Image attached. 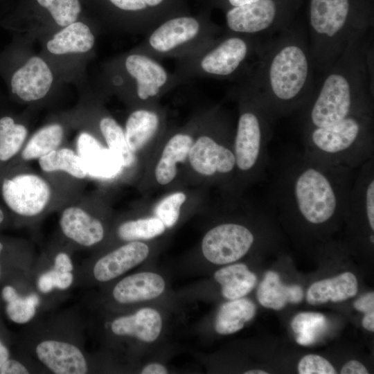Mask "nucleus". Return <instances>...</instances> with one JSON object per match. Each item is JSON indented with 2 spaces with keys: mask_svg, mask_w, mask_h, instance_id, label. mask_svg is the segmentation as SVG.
Segmentation results:
<instances>
[{
  "mask_svg": "<svg viewBox=\"0 0 374 374\" xmlns=\"http://www.w3.org/2000/svg\"><path fill=\"white\" fill-rule=\"evenodd\" d=\"M314 69L308 29L292 21L275 37L263 42L247 80L272 117L302 109L313 95Z\"/></svg>",
  "mask_w": 374,
  "mask_h": 374,
  "instance_id": "1",
  "label": "nucleus"
},
{
  "mask_svg": "<svg viewBox=\"0 0 374 374\" xmlns=\"http://www.w3.org/2000/svg\"><path fill=\"white\" fill-rule=\"evenodd\" d=\"M368 32L355 34L323 75L303 110V130L327 126L349 116L373 113V47Z\"/></svg>",
  "mask_w": 374,
  "mask_h": 374,
  "instance_id": "2",
  "label": "nucleus"
},
{
  "mask_svg": "<svg viewBox=\"0 0 374 374\" xmlns=\"http://www.w3.org/2000/svg\"><path fill=\"white\" fill-rule=\"evenodd\" d=\"M355 170L319 163L303 152L281 164L273 199L287 212L312 226H322L345 215Z\"/></svg>",
  "mask_w": 374,
  "mask_h": 374,
  "instance_id": "3",
  "label": "nucleus"
},
{
  "mask_svg": "<svg viewBox=\"0 0 374 374\" xmlns=\"http://www.w3.org/2000/svg\"><path fill=\"white\" fill-rule=\"evenodd\" d=\"M372 26L364 0H310L308 33L314 71L323 75L351 38Z\"/></svg>",
  "mask_w": 374,
  "mask_h": 374,
  "instance_id": "4",
  "label": "nucleus"
},
{
  "mask_svg": "<svg viewBox=\"0 0 374 374\" xmlns=\"http://www.w3.org/2000/svg\"><path fill=\"white\" fill-rule=\"evenodd\" d=\"M303 154L319 163L351 170L373 157V113L349 116L303 130Z\"/></svg>",
  "mask_w": 374,
  "mask_h": 374,
  "instance_id": "5",
  "label": "nucleus"
},
{
  "mask_svg": "<svg viewBox=\"0 0 374 374\" xmlns=\"http://www.w3.org/2000/svg\"><path fill=\"white\" fill-rule=\"evenodd\" d=\"M263 42L260 37L224 31L195 53L177 60L176 87L196 78L242 79L254 66Z\"/></svg>",
  "mask_w": 374,
  "mask_h": 374,
  "instance_id": "6",
  "label": "nucleus"
},
{
  "mask_svg": "<svg viewBox=\"0 0 374 374\" xmlns=\"http://www.w3.org/2000/svg\"><path fill=\"white\" fill-rule=\"evenodd\" d=\"M239 117L233 140L235 170L248 179L260 177L268 163V144L274 118L250 83L238 81Z\"/></svg>",
  "mask_w": 374,
  "mask_h": 374,
  "instance_id": "7",
  "label": "nucleus"
},
{
  "mask_svg": "<svg viewBox=\"0 0 374 374\" xmlns=\"http://www.w3.org/2000/svg\"><path fill=\"white\" fill-rule=\"evenodd\" d=\"M222 28L211 19L206 8L171 17L153 28L132 51L145 53L157 60H178L190 56L216 39Z\"/></svg>",
  "mask_w": 374,
  "mask_h": 374,
  "instance_id": "8",
  "label": "nucleus"
},
{
  "mask_svg": "<svg viewBox=\"0 0 374 374\" xmlns=\"http://www.w3.org/2000/svg\"><path fill=\"white\" fill-rule=\"evenodd\" d=\"M0 75L10 97L21 103L43 99L54 81L52 70L42 57L33 55L23 59L14 44L0 54Z\"/></svg>",
  "mask_w": 374,
  "mask_h": 374,
  "instance_id": "9",
  "label": "nucleus"
},
{
  "mask_svg": "<svg viewBox=\"0 0 374 374\" xmlns=\"http://www.w3.org/2000/svg\"><path fill=\"white\" fill-rule=\"evenodd\" d=\"M117 62L125 80L124 94L138 103H153L176 87L172 73L145 53L131 51Z\"/></svg>",
  "mask_w": 374,
  "mask_h": 374,
  "instance_id": "10",
  "label": "nucleus"
},
{
  "mask_svg": "<svg viewBox=\"0 0 374 374\" xmlns=\"http://www.w3.org/2000/svg\"><path fill=\"white\" fill-rule=\"evenodd\" d=\"M293 0H260L224 12L226 32L260 37L278 33L292 22Z\"/></svg>",
  "mask_w": 374,
  "mask_h": 374,
  "instance_id": "11",
  "label": "nucleus"
},
{
  "mask_svg": "<svg viewBox=\"0 0 374 374\" xmlns=\"http://www.w3.org/2000/svg\"><path fill=\"white\" fill-rule=\"evenodd\" d=\"M0 195L6 207L24 217L44 212L53 202V188L44 177L28 171L7 175L0 181Z\"/></svg>",
  "mask_w": 374,
  "mask_h": 374,
  "instance_id": "12",
  "label": "nucleus"
},
{
  "mask_svg": "<svg viewBox=\"0 0 374 374\" xmlns=\"http://www.w3.org/2000/svg\"><path fill=\"white\" fill-rule=\"evenodd\" d=\"M191 0H105L120 26L148 33L163 21L190 11Z\"/></svg>",
  "mask_w": 374,
  "mask_h": 374,
  "instance_id": "13",
  "label": "nucleus"
},
{
  "mask_svg": "<svg viewBox=\"0 0 374 374\" xmlns=\"http://www.w3.org/2000/svg\"><path fill=\"white\" fill-rule=\"evenodd\" d=\"M255 242L253 233L246 226L234 222L218 224L204 236V256L215 265H226L242 258Z\"/></svg>",
  "mask_w": 374,
  "mask_h": 374,
  "instance_id": "14",
  "label": "nucleus"
},
{
  "mask_svg": "<svg viewBox=\"0 0 374 374\" xmlns=\"http://www.w3.org/2000/svg\"><path fill=\"white\" fill-rule=\"evenodd\" d=\"M188 157L194 170L202 175L229 177L235 170L233 150L209 135H202L193 143Z\"/></svg>",
  "mask_w": 374,
  "mask_h": 374,
  "instance_id": "15",
  "label": "nucleus"
},
{
  "mask_svg": "<svg viewBox=\"0 0 374 374\" xmlns=\"http://www.w3.org/2000/svg\"><path fill=\"white\" fill-rule=\"evenodd\" d=\"M59 224L68 239L82 247H92L100 242L105 235L101 221L80 204L65 207L61 212Z\"/></svg>",
  "mask_w": 374,
  "mask_h": 374,
  "instance_id": "16",
  "label": "nucleus"
},
{
  "mask_svg": "<svg viewBox=\"0 0 374 374\" xmlns=\"http://www.w3.org/2000/svg\"><path fill=\"white\" fill-rule=\"evenodd\" d=\"M38 359L57 374H84L88 371L87 360L75 345L66 341L48 339L36 346Z\"/></svg>",
  "mask_w": 374,
  "mask_h": 374,
  "instance_id": "17",
  "label": "nucleus"
},
{
  "mask_svg": "<svg viewBox=\"0 0 374 374\" xmlns=\"http://www.w3.org/2000/svg\"><path fill=\"white\" fill-rule=\"evenodd\" d=\"M75 150L87 168L88 177L112 178L123 168L118 157L87 131L78 134Z\"/></svg>",
  "mask_w": 374,
  "mask_h": 374,
  "instance_id": "18",
  "label": "nucleus"
},
{
  "mask_svg": "<svg viewBox=\"0 0 374 374\" xmlns=\"http://www.w3.org/2000/svg\"><path fill=\"white\" fill-rule=\"evenodd\" d=\"M149 254V247L140 241H130L100 258L93 273L100 282L111 280L142 262Z\"/></svg>",
  "mask_w": 374,
  "mask_h": 374,
  "instance_id": "19",
  "label": "nucleus"
},
{
  "mask_svg": "<svg viewBox=\"0 0 374 374\" xmlns=\"http://www.w3.org/2000/svg\"><path fill=\"white\" fill-rule=\"evenodd\" d=\"M165 286V281L160 275L144 271L123 278L115 285L112 294L120 303H133L158 297L164 291Z\"/></svg>",
  "mask_w": 374,
  "mask_h": 374,
  "instance_id": "20",
  "label": "nucleus"
},
{
  "mask_svg": "<svg viewBox=\"0 0 374 374\" xmlns=\"http://www.w3.org/2000/svg\"><path fill=\"white\" fill-rule=\"evenodd\" d=\"M114 334L130 336L144 342H152L159 336L162 319L154 309L144 308L129 316L116 318L111 324Z\"/></svg>",
  "mask_w": 374,
  "mask_h": 374,
  "instance_id": "21",
  "label": "nucleus"
},
{
  "mask_svg": "<svg viewBox=\"0 0 374 374\" xmlns=\"http://www.w3.org/2000/svg\"><path fill=\"white\" fill-rule=\"evenodd\" d=\"M96 39L89 26L76 21L63 27L46 43L49 53L55 55L84 53L90 51Z\"/></svg>",
  "mask_w": 374,
  "mask_h": 374,
  "instance_id": "22",
  "label": "nucleus"
},
{
  "mask_svg": "<svg viewBox=\"0 0 374 374\" xmlns=\"http://www.w3.org/2000/svg\"><path fill=\"white\" fill-rule=\"evenodd\" d=\"M357 290L356 276L347 271L334 278L312 284L307 292L306 300L313 305L323 304L329 301L340 302L355 296Z\"/></svg>",
  "mask_w": 374,
  "mask_h": 374,
  "instance_id": "23",
  "label": "nucleus"
},
{
  "mask_svg": "<svg viewBox=\"0 0 374 374\" xmlns=\"http://www.w3.org/2000/svg\"><path fill=\"white\" fill-rule=\"evenodd\" d=\"M303 290L298 285L283 284L279 275L274 271H267L257 290L259 303L265 308L281 310L287 303H299L303 298Z\"/></svg>",
  "mask_w": 374,
  "mask_h": 374,
  "instance_id": "24",
  "label": "nucleus"
},
{
  "mask_svg": "<svg viewBox=\"0 0 374 374\" xmlns=\"http://www.w3.org/2000/svg\"><path fill=\"white\" fill-rule=\"evenodd\" d=\"M161 123L159 114L152 108H139L128 116L125 136L130 150L135 153L144 147L157 134Z\"/></svg>",
  "mask_w": 374,
  "mask_h": 374,
  "instance_id": "25",
  "label": "nucleus"
},
{
  "mask_svg": "<svg viewBox=\"0 0 374 374\" xmlns=\"http://www.w3.org/2000/svg\"><path fill=\"white\" fill-rule=\"evenodd\" d=\"M193 140L185 132L174 134L166 143L155 168V178L161 185L170 183L177 174V163L184 162L188 156Z\"/></svg>",
  "mask_w": 374,
  "mask_h": 374,
  "instance_id": "26",
  "label": "nucleus"
},
{
  "mask_svg": "<svg viewBox=\"0 0 374 374\" xmlns=\"http://www.w3.org/2000/svg\"><path fill=\"white\" fill-rule=\"evenodd\" d=\"M221 285L222 296L229 300L244 297L255 287L257 277L243 263L224 267L214 274Z\"/></svg>",
  "mask_w": 374,
  "mask_h": 374,
  "instance_id": "27",
  "label": "nucleus"
},
{
  "mask_svg": "<svg viewBox=\"0 0 374 374\" xmlns=\"http://www.w3.org/2000/svg\"><path fill=\"white\" fill-rule=\"evenodd\" d=\"M256 308L249 299L240 298L224 303L219 309L215 329L220 335H230L240 330L255 316Z\"/></svg>",
  "mask_w": 374,
  "mask_h": 374,
  "instance_id": "28",
  "label": "nucleus"
},
{
  "mask_svg": "<svg viewBox=\"0 0 374 374\" xmlns=\"http://www.w3.org/2000/svg\"><path fill=\"white\" fill-rule=\"evenodd\" d=\"M65 130L59 123L42 126L26 140L19 155L24 161L38 160L62 146Z\"/></svg>",
  "mask_w": 374,
  "mask_h": 374,
  "instance_id": "29",
  "label": "nucleus"
},
{
  "mask_svg": "<svg viewBox=\"0 0 374 374\" xmlns=\"http://www.w3.org/2000/svg\"><path fill=\"white\" fill-rule=\"evenodd\" d=\"M28 136L27 127L17 117L0 115V163H8L19 155Z\"/></svg>",
  "mask_w": 374,
  "mask_h": 374,
  "instance_id": "30",
  "label": "nucleus"
},
{
  "mask_svg": "<svg viewBox=\"0 0 374 374\" xmlns=\"http://www.w3.org/2000/svg\"><path fill=\"white\" fill-rule=\"evenodd\" d=\"M40 169L46 173L62 172L77 179L88 177V172L75 150L60 146L39 158Z\"/></svg>",
  "mask_w": 374,
  "mask_h": 374,
  "instance_id": "31",
  "label": "nucleus"
},
{
  "mask_svg": "<svg viewBox=\"0 0 374 374\" xmlns=\"http://www.w3.org/2000/svg\"><path fill=\"white\" fill-rule=\"evenodd\" d=\"M98 126L107 148L118 157L123 168L131 167L135 161V155L127 145L122 127L109 116H103Z\"/></svg>",
  "mask_w": 374,
  "mask_h": 374,
  "instance_id": "32",
  "label": "nucleus"
},
{
  "mask_svg": "<svg viewBox=\"0 0 374 374\" xmlns=\"http://www.w3.org/2000/svg\"><path fill=\"white\" fill-rule=\"evenodd\" d=\"M291 327L296 334V342L303 346L315 343L326 331L328 320L318 312H301L291 322Z\"/></svg>",
  "mask_w": 374,
  "mask_h": 374,
  "instance_id": "33",
  "label": "nucleus"
},
{
  "mask_svg": "<svg viewBox=\"0 0 374 374\" xmlns=\"http://www.w3.org/2000/svg\"><path fill=\"white\" fill-rule=\"evenodd\" d=\"M166 230L163 223L157 217L130 220L118 228V235L125 241L148 240L162 234Z\"/></svg>",
  "mask_w": 374,
  "mask_h": 374,
  "instance_id": "34",
  "label": "nucleus"
},
{
  "mask_svg": "<svg viewBox=\"0 0 374 374\" xmlns=\"http://www.w3.org/2000/svg\"><path fill=\"white\" fill-rule=\"evenodd\" d=\"M46 9L57 25L63 28L77 21L81 6L79 0H37Z\"/></svg>",
  "mask_w": 374,
  "mask_h": 374,
  "instance_id": "35",
  "label": "nucleus"
},
{
  "mask_svg": "<svg viewBox=\"0 0 374 374\" xmlns=\"http://www.w3.org/2000/svg\"><path fill=\"white\" fill-rule=\"evenodd\" d=\"M6 312L8 318L17 323H25L30 321L36 313L39 298L35 294L22 297L19 294L6 302Z\"/></svg>",
  "mask_w": 374,
  "mask_h": 374,
  "instance_id": "36",
  "label": "nucleus"
},
{
  "mask_svg": "<svg viewBox=\"0 0 374 374\" xmlns=\"http://www.w3.org/2000/svg\"><path fill=\"white\" fill-rule=\"evenodd\" d=\"M186 199V195L182 192L169 195L156 206L155 217L163 223L166 228L172 227L179 217L181 207Z\"/></svg>",
  "mask_w": 374,
  "mask_h": 374,
  "instance_id": "37",
  "label": "nucleus"
},
{
  "mask_svg": "<svg viewBox=\"0 0 374 374\" xmlns=\"http://www.w3.org/2000/svg\"><path fill=\"white\" fill-rule=\"evenodd\" d=\"M300 374H335L333 366L325 358L318 355H307L298 364Z\"/></svg>",
  "mask_w": 374,
  "mask_h": 374,
  "instance_id": "38",
  "label": "nucleus"
},
{
  "mask_svg": "<svg viewBox=\"0 0 374 374\" xmlns=\"http://www.w3.org/2000/svg\"><path fill=\"white\" fill-rule=\"evenodd\" d=\"M202 8L209 10L213 8H220L224 11L247 4L252 3L260 0H197Z\"/></svg>",
  "mask_w": 374,
  "mask_h": 374,
  "instance_id": "39",
  "label": "nucleus"
},
{
  "mask_svg": "<svg viewBox=\"0 0 374 374\" xmlns=\"http://www.w3.org/2000/svg\"><path fill=\"white\" fill-rule=\"evenodd\" d=\"M48 271L51 274L54 288L66 290L73 283V276L71 272H60L54 269Z\"/></svg>",
  "mask_w": 374,
  "mask_h": 374,
  "instance_id": "40",
  "label": "nucleus"
},
{
  "mask_svg": "<svg viewBox=\"0 0 374 374\" xmlns=\"http://www.w3.org/2000/svg\"><path fill=\"white\" fill-rule=\"evenodd\" d=\"M354 308L364 314L374 312V293L368 292L360 296L355 301Z\"/></svg>",
  "mask_w": 374,
  "mask_h": 374,
  "instance_id": "41",
  "label": "nucleus"
},
{
  "mask_svg": "<svg viewBox=\"0 0 374 374\" xmlns=\"http://www.w3.org/2000/svg\"><path fill=\"white\" fill-rule=\"evenodd\" d=\"M28 368L19 362L8 359L0 368V374H28Z\"/></svg>",
  "mask_w": 374,
  "mask_h": 374,
  "instance_id": "42",
  "label": "nucleus"
},
{
  "mask_svg": "<svg viewBox=\"0 0 374 374\" xmlns=\"http://www.w3.org/2000/svg\"><path fill=\"white\" fill-rule=\"evenodd\" d=\"M73 269L71 260L67 253L60 252L55 256L53 269L60 272H71Z\"/></svg>",
  "mask_w": 374,
  "mask_h": 374,
  "instance_id": "43",
  "label": "nucleus"
},
{
  "mask_svg": "<svg viewBox=\"0 0 374 374\" xmlns=\"http://www.w3.org/2000/svg\"><path fill=\"white\" fill-rule=\"evenodd\" d=\"M341 374H368L366 367L357 360H350L346 362L341 368Z\"/></svg>",
  "mask_w": 374,
  "mask_h": 374,
  "instance_id": "44",
  "label": "nucleus"
},
{
  "mask_svg": "<svg viewBox=\"0 0 374 374\" xmlns=\"http://www.w3.org/2000/svg\"><path fill=\"white\" fill-rule=\"evenodd\" d=\"M37 287L39 291L44 294L51 292L54 286L49 271L43 273L38 278Z\"/></svg>",
  "mask_w": 374,
  "mask_h": 374,
  "instance_id": "45",
  "label": "nucleus"
},
{
  "mask_svg": "<svg viewBox=\"0 0 374 374\" xmlns=\"http://www.w3.org/2000/svg\"><path fill=\"white\" fill-rule=\"evenodd\" d=\"M142 374H166V368L159 363H152L145 366L141 371Z\"/></svg>",
  "mask_w": 374,
  "mask_h": 374,
  "instance_id": "46",
  "label": "nucleus"
},
{
  "mask_svg": "<svg viewBox=\"0 0 374 374\" xmlns=\"http://www.w3.org/2000/svg\"><path fill=\"white\" fill-rule=\"evenodd\" d=\"M362 326L367 330L374 331V312L365 314L362 319Z\"/></svg>",
  "mask_w": 374,
  "mask_h": 374,
  "instance_id": "47",
  "label": "nucleus"
},
{
  "mask_svg": "<svg viewBox=\"0 0 374 374\" xmlns=\"http://www.w3.org/2000/svg\"><path fill=\"white\" fill-rule=\"evenodd\" d=\"M9 359V351L8 348L0 341V368L4 362Z\"/></svg>",
  "mask_w": 374,
  "mask_h": 374,
  "instance_id": "48",
  "label": "nucleus"
},
{
  "mask_svg": "<svg viewBox=\"0 0 374 374\" xmlns=\"http://www.w3.org/2000/svg\"><path fill=\"white\" fill-rule=\"evenodd\" d=\"M268 373L262 370H251L244 372V374H267Z\"/></svg>",
  "mask_w": 374,
  "mask_h": 374,
  "instance_id": "49",
  "label": "nucleus"
},
{
  "mask_svg": "<svg viewBox=\"0 0 374 374\" xmlns=\"http://www.w3.org/2000/svg\"><path fill=\"white\" fill-rule=\"evenodd\" d=\"M4 218H5L4 211L2 209V208L0 206V226L3 223Z\"/></svg>",
  "mask_w": 374,
  "mask_h": 374,
  "instance_id": "50",
  "label": "nucleus"
},
{
  "mask_svg": "<svg viewBox=\"0 0 374 374\" xmlns=\"http://www.w3.org/2000/svg\"><path fill=\"white\" fill-rule=\"evenodd\" d=\"M3 249V245L2 242L0 241V254H1ZM0 275H1V266H0Z\"/></svg>",
  "mask_w": 374,
  "mask_h": 374,
  "instance_id": "51",
  "label": "nucleus"
}]
</instances>
